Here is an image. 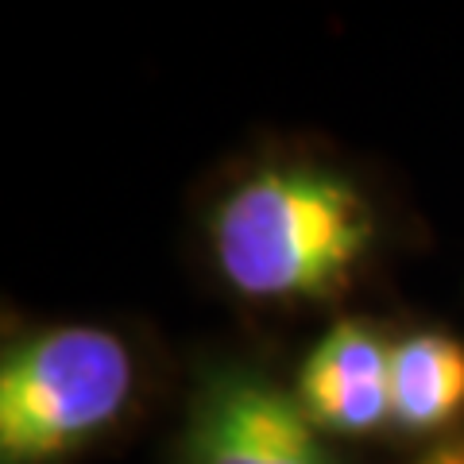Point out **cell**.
<instances>
[{
    "instance_id": "6da1fadb",
    "label": "cell",
    "mask_w": 464,
    "mask_h": 464,
    "mask_svg": "<svg viewBox=\"0 0 464 464\" xmlns=\"http://www.w3.org/2000/svg\"><path fill=\"white\" fill-rule=\"evenodd\" d=\"M375 217L329 170H259L213 217L225 279L248 298H322L364 259Z\"/></svg>"
},
{
    "instance_id": "7a4b0ae2",
    "label": "cell",
    "mask_w": 464,
    "mask_h": 464,
    "mask_svg": "<svg viewBox=\"0 0 464 464\" xmlns=\"http://www.w3.org/2000/svg\"><path fill=\"white\" fill-rule=\"evenodd\" d=\"M132 391V356L105 329L63 325L8 348L0 368V460L47 464L105 430Z\"/></svg>"
},
{
    "instance_id": "3957f363",
    "label": "cell",
    "mask_w": 464,
    "mask_h": 464,
    "mask_svg": "<svg viewBox=\"0 0 464 464\" xmlns=\"http://www.w3.org/2000/svg\"><path fill=\"white\" fill-rule=\"evenodd\" d=\"M190 449L198 464H333L302 402L252 375L209 383Z\"/></svg>"
},
{
    "instance_id": "277c9868",
    "label": "cell",
    "mask_w": 464,
    "mask_h": 464,
    "mask_svg": "<svg viewBox=\"0 0 464 464\" xmlns=\"http://www.w3.org/2000/svg\"><path fill=\"white\" fill-rule=\"evenodd\" d=\"M295 399L317 430L364 433L391 422V344L368 322H337L310 348Z\"/></svg>"
},
{
    "instance_id": "5b68a950",
    "label": "cell",
    "mask_w": 464,
    "mask_h": 464,
    "mask_svg": "<svg viewBox=\"0 0 464 464\" xmlns=\"http://www.w3.org/2000/svg\"><path fill=\"white\" fill-rule=\"evenodd\" d=\"M464 406V344L445 333H411L391 344V422L422 433Z\"/></svg>"
},
{
    "instance_id": "8992f818",
    "label": "cell",
    "mask_w": 464,
    "mask_h": 464,
    "mask_svg": "<svg viewBox=\"0 0 464 464\" xmlns=\"http://www.w3.org/2000/svg\"><path fill=\"white\" fill-rule=\"evenodd\" d=\"M418 464H464V438L445 441V445H438V449H430V453L418 460Z\"/></svg>"
}]
</instances>
